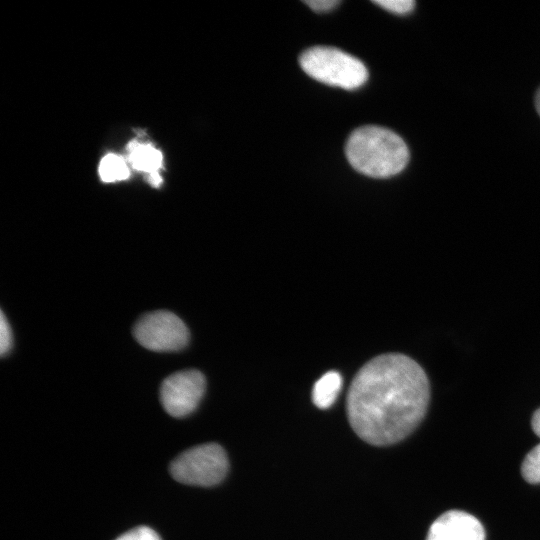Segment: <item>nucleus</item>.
<instances>
[{
    "instance_id": "9d476101",
    "label": "nucleus",
    "mask_w": 540,
    "mask_h": 540,
    "mask_svg": "<svg viewBox=\"0 0 540 540\" xmlns=\"http://www.w3.org/2000/svg\"><path fill=\"white\" fill-rule=\"evenodd\" d=\"M99 173L102 180L106 182L123 180L129 176V170L123 158L113 154H108L102 159Z\"/></svg>"
},
{
    "instance_id": "dca6fc26",
    "label": "nucleus",
    "mask_w": 540,
    "mask_h": 540,
    "mask_svg": "<svg viewBox=\"0 0 540 540\" xmlns=\"http://www.w3.org/2000/svg\"><path fill=\"white\" fill-rule=\"evenodd\" d=\"M531 425H532V429L534 431V433L540 437V408H538L533 416H532V420H531Z\"/></svg>"
},
{
    "instance_id": "6e6552de",
    "label": "nucleus",
    "mask_w": 540,
    "mask_h": 540,
    "mask_svg": "<svg viewBox=\"0 0 540 540\" xmlns=\"http://www.w3.org/2000/svg\"><path fill=\"white\" fill-rule=\"evenodd\" d=\"M342 387V377L336 371L322 375L312 390L313 403L321 409L329 408L336 400Z\"/></svg>"
},
{
    "instance_id": "20e7f679",
    "label": "nucleus",
    "mask_w": 540,
    "mask_h": 540,
    "mask_svg": "<svg viewBox=\"0 0 540 540\" xmlns=\"http://www.w3.org/2000/svg\"><path fill=\"white\" fill-rule=\"evenodd\" d=\"M228 467L224 449L216 443H206L178 455L170 464V473L182 484L208 487L221 482Z\"/></svg>"
},
{
    "instance_id": "f8f14e48",
    "label": "nucleus",
    "mask_w": 540,
    "mask_h": 540,
    "mask_svg": "<svg viewBox=\"0 0 540 540\" xmlns=\"http://www.w3.org/2000/svg\"><path fill=\"white\" fill-rule=\"evenodd\" d=\"M373 3L395 14H407L415 7L413 0H375Z\"/></svg>"
},
{
    "instance_id": "423d86ee",
    "label": "nucleus",
    "mask_w": 540,
    "mask_h": 540,
    "mask_svg": "<svg viewBox=\"0 0 540 540\" xmlns=\"http://www.w3.org/2000/svg\"><path fill=\"white\" fill-rule=\"evenodd\" d=\"M205 389L206 380L200 371L195 369L179 371L162 382L160 401L169 415L184 417L197 408Z\"/></svg>"
},
{
    "instance_id": "f03ea898",
    "label": "nucleus",
    "mask_w": 540,
    "mask_h": 540,
    "mask_svg": "<svg viewBox=\"0 0 540 540\" xmlns=\"http://www.w3.org/2000/svg\"><path fill=\"white\" fill-rule=\"evenodd\" d=\"M345 154L356 171L373 178L394 176L409 161L404 140L395 132L375 125L355 129L347 139Z\"/></svg>"
},
{
    "instance_id": "f3484780",
    "label": "nucleus",
    "mask_w": 540,
    "mask_h": 540,
    "mask_svg": "<svg viewBox=\"0 0 540 540\" xmlns=\"http://www.w3.org/2000/svg\"><path fill=\"white\" fill-rule=\"evenodd\" d=\"M149 180H150V183L153 185V186H159V184L161 183V177L159 175L158 172H155V173H152L149 175Z\"/></svg>"
},
{
    "instance_id": "f257e3e1",
    "label": "nucleus",
    "mask_w": 540,
    "mask_h": 540,
    "mask_svg": "<svg viewBox=\"0 0 540 540\" xmlns=\"http://www.w3.org/2000/svg\"><path fill=\"white\" fill-rule=\"evenodd\" d=\"M429 400V380L415 360L400 353L382 354L362 366L352 380L348 420L365 442L390 445L419 425Z\"/></svg>"
},
{
    "instance_id": "7ed1b4c3",
    "label": "nucleus",
    "mask_w": 540,
    "mask_h": 540,
    "mask_svg": "<svg viewBox=\"0 0 540 540\" xmlns=\"http://www.w3.org/2000/svg\"><path fill=\"white\" fill-rule=\"evenodd\" d=\"M303 71L324 84L353 90L368 79V70L356 57L334 47L315 46L299 57Z\"/></svg>"
},
{
    "instance_id": "2eb2a0df",
    "label": "nucleus",
    "mask_w": 540,
    "mask_h": 540,
    "mask_svg": "<svg viewBox=\"0 0 540 540\" xmlns=\"http://www.w3.org/2000/svg\"><path fill=\"white\" fill-rule=\"evenodd\" d=\"M305 4H307L312 10L316 12H327V11L332 10L338 4H340V1L339 0H309V1H305Z\"/></svg>"
},
{
    "instance_id": "39448f33",
    "label": "nucleus",
    "mask_w": 540,
    "mask_h": 540,
    "mask_svg": "<svg viewBox=\"0 0 540 540\" xmlns=\"http://www.w3.org/2000/svg\"><path fill=\"white\" fill-rule=\"evenodd\" d=\"M133 335L140 345L156 352L178 351L189 342L185 323L174 313L165 310L142 316L133 328Z\"/></svg>"
},
{
    "instance_id": "a211bd4d",
    "label": "nucleus",
    "mask_w": 540,
    "mask_h": 540,
    "mask_svg": "<svg viewBox=\"0 0 540 540\" xmlns=\"http://www.w3.org/2000/svg\"><path fill=\"white\" fill-rule=\"evenodd\" d=\"M535 107L537 109L538 114L540 115V88L538 89L535 96Z\"/></svg>"
},
{
    "instance_id": "4468645a",
    "label": "nucleus",
    "mask_w": 540,
    "mask_h": 540,
    "mask_svg": "<svg viewBox=\"0 0 540 540\" xmlns=\"http://www.w3.org/2000/svg\"><path fill=\"white\" fill-rule=\"evenodd\" d=\"M13 344V337L10 325L5 318L4 313L1 311L0 318V354L4 357L9 353Z\"/></svg>"
},
{
    "instance_id": "0eeeda50",
    "label": "nucleus",
    "mask_w": 540,
    "mask_h": 540,
    "mask_svg": "<svg viewBox=\"0 0 540 540\" xmlns=\"http://www.w3.org/2000/svg\"><path fill=\"white\" fill-rule=\"evenodd\" d=\"M426 540H485V531L473 515L450 510L432 523Z\"/></svg>"
},
{
    "instance_id": "9b49d317",
    "label": "nucleus",
    "mask_w": 540,
    "mask_h": 540,
    "mask_svg": "<svg viewBox=\"0 0 540 540\" xmlns=\"http://www.w3.org/2000/svg\"><path fill=\"white\" fill-rule=\"evenodd\" d=\"M521 473L528 483H540V443L524 458Z\"/></svg>"
},
{
    "instance_id": "1a4fd4ad",
    "label": "nucleus",
    "mask_w": 540,
    "mask_h": 540,
    "mask_svg": "<svg viewBox=\"0 0 540 540\" xmlns=\"http://www.w3.org/2000/svg\"><path fill=\"white\" fill-rule=\"evenodd\" d=\"M130 151L129 162L133 168L150 174L158 172L162 165V154L149 144L132 141L128 145Z\"/></svg>"
},
{
    "instance_id": "ddd939ff",
    "label": "nucleus",
    "mask_w": 540,
    "mask_h": 540,
    "mask_svg": "<svg viewBox=\"0 0 540 540\" xmlns=\"http://www.w3.org/2000/svg\"><path fill=\"white\" fill-rule=\"evenodd\" d=\"M116 540H161L159 535L150 527L139 526L122 534Z\"/></svg>"
}]
</instances>
